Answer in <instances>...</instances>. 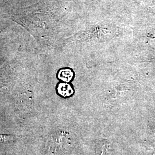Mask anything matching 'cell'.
Returning a JSON list of instances; mask_svg holds the SVG:
<instances>
[{
  "label": "cell",
  "instance_id": "6da1fadb",
  "mask_svg": "<svg viewBox=\"0 0 155 155\" xmlns=\"http://www.w3.org/2000/svg\"><path fill=\"white\" fill-rule=\"evenodd\" d=\"M58 93L62 96L68 97L71 95L73 93V90L70 85L67 83H61L59 84L58 88Z\"/></svg>",
  "mask_w": 155,
  "mask_h": 155
},
{
  "label": "cell",
  "instance_id": "7a4b0ae2",
  "mask_svg": "<svg viewBox=\"0 0 155 155\" xmlns=\"http://www.w3.org/2000/svg\"><path fill=\"white\" fill-rule=\"evenodd\" d=\"M73 77V74L68 69L61 70L59 73V78L63 81L68 82L70 81Z\"/></svg>",
  "mask_w": 155,
  "mask_h": 155
},
{
  "label": "cell",
  "instance_id": "277c9868",
  "mask_svg": "<svg viewBox=\"0 0 155 155\" xmlns=\"http://www.w3.org/2000/svg\"></svg>",
  "mask_w": 155,
  "mask_h": 155
},
{
  "label": "cell",
  "instance_id": "3957f363",
  "mask_svg": "<svg viewBox=\"0 0 155 155\" xmlns=\"http://www.w3.org/2000/svg\"><path fill=\"white\" fill-rule=\"evenodd\" d=\"M15 140V137L11 135L0 134V143H10L13 142Z\"/></svg>",
  "mask_w": 155,
  "mask_h": 155
}]
</instances>
